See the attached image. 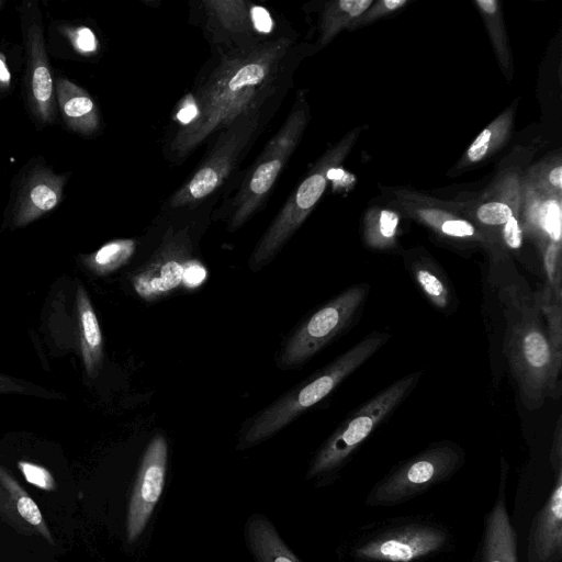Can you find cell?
I'll list each match as a JSON object with an SVG mask.
<instances>
[{
    "mask_svg": "<svg viewBox=\"0 0 562 562\" xmlns=\"http://www.w3.org/2000/svg\"><path fill=\"white\" fill-rule=\"evenodd\" d=\"M542 316L547 322V335L551 346L555 370L562 368V301H558L549 285L544 284L535 292Z\"/></svg>",
    "mask_w": 562,
    "mask_h": 562,
    "instance_id": "cell-24",
    "label": "cell"
},
{
    "mask_svg": "<svg viewBox=\"0 0 562 562\" xmlns=\"http://www.w3.org/2000/svg\"><path fill=\"white\" fill-rule=\"evenodd\" d=\"M2 5H3V2H2V1H0V8H1Z\"/></svg>",
    "mask_w": 562,
    "mask_h": 562,
    "instance_id": "cell-42",
    "label": "cell"
},
{
    "mask_svg": "<svg viewBox=\"0 0 562 562\" xmlns=\"http://www.w3.org/2000/svg\"><path fill=\"white\" fill-rule=\"evenodd\" d=\"M510 113H505L484 128L470 145L467 151L469 162L485 159L504 140L509 125Z\"/></svg>",
    "mask_w": 562,
    "mask_h": 562,
    "instance_id": "cell-27",
    "label": "cell"
},
{
    "mask_svg": "<svg viewBox=\"0 0 562 562\" xmlns=\"http://www.w3.org/2000/svg\"><path fill=\"white\" fill-rule=\"evenodd\" d=\"M18 467L31 484L45 491H53L56 487L54 476L47 469L29 461H19Z\"/></svg>",
    "mask_w": 562,
    "mask_h": 562,
    "instance_id": "cell-33",
    "label": "cell"
},
{
    "mask_svg": "<svg viewBox=\"0 0 562 562\" xmlns=\"http://www.w3.org/2000/svg\"><path fill=\"white\" fill-rule=\"evenodd\" d=\"M168 463V443L156 435L148 443L137 472L126 513V538L135 542L162 494Z\"/></svg>",
    "mask_w": 562,
    "mask_h": 562,
    "instance_id": "cell-14",
    "label": "cell"
},
{
    "mask_svg": "<svg viewBox=\"0 0 562 562\" xmlns=\"http://www.w3.org/2000/svg\"><path fill=\"white\" fill-rule=\"evenodd\" d=\"M65 34L78 53L89 55L97 50L98 41L94 33L89 27H68L65 30Z\"/></svg>",
    "mask_w": 562,
    "mask_h": 562,
    "instance_id": "cell-34",
    "label": "cell"
},
{
    "mask_svg": "<svg viewBox=\"0 0 562 562\" xmlns=\"http://www.w3.org/2000/svg\"><path fill=\"white\" fill-rule=\"evenodd\" d=\"M336 157L337 153L325 157L286 200L255 247L249 260L251 270L269 263L312 212L326 189Z\"/></svg>",
    "mask_w": 562,
    "mask_h": 562,
    "instance_id": "cell-11",
    "label": "cell"
},
{
    "mask_svg": "<svg viewBox=\"0 0 562 562\" xmlns=\"http://www.w3.org/2000/svg\"><path fill=\"white\" fill-rule=\"evenodd\" d=\"M505 317L503 351L528 411H537L547 398L561 394L547 328L535 292L524 278L503 282L498 292Z\"/></svg>",
    "mask_w": 562,
    "mask_h": 562,
    "instance_id": "cell-2",
    "label": "cell"
},
{
    "mask_svg": "<svg viewBox=\"0 0 562 562\" xmlns=\"http://www.w3.org/2000/svg\"><path fill=\"white\" fill-rule=\"evenodd\" d=\"M11 82V75L5 65V58L0 52V89H8Z\"/></svg>",
    "mask_w": 562,
    "mask_h": 562,
    "instance_id": "cell-41",
    "label": "cell"
},
{
    "mask_svg": "<svg viewBox=\"0 0 562 562\" xmlns=\"http://www.w3.org/2000/svg\"><path fill=\"white\" fill-rule=\"evenodd\" d=\"M199 262L186 229H168L150 259L131 278L136 294L147 302L160 300L189 284L190 272Z\"/></svg>",
    "mask_w": 562,
    "mask_h": 562,
    "instance_id": "cell-12",
    "label": "cell"
},
{
    "mask_svg": "<svg viewBox=\"0 0 562 562\" xmlns=\"http://www.w3.org/2000/svg\"><path fill=\"white\" fill-rule=\"evenodd\" d=\"M136 249L134 239H114L98 250L81 255L80 261L83 267L95 276H108L126 265Z\"/></svg>",
    "mask_w": 562,
    "mask_h": 562,
    "instance_id": "cell-22",
    "label": "cell"
},
{
    "mask_svg": "<svg viewBox=\"0 0 562 562\" xmlns=\"http://www.w3.org/2000/svg\"><path fill=\"white\" fill-rule=\"evenodd\" d=\"M407 3L406 0H383L378 2L370 11H366L362 15H360L357 20H355L350 26H357L361 24H366L371 22L374 19H378L384 14H387L392 11L397 10L398 8L405 5Z\"/></svg>",
    "mask_w": 562,
    "mask_h": 562,
    "instance_id": "cell-35",
    "label": "cell"
},
{
    "mask_svg": "<svg viewBox=\"0 0 562 562\" xmlns=\"http://www.w3.org/2000/svg\"><path fill=\"white\" fill-rule=\"evenodd\" d=\"M390 337L386 333L373 331L270 404L252 418L243 435L240 447L247 448L273 436L302 413L324 400L380 350Z\"/></svg>",
    "mask_w": 562,
    "mask_h": 562,
    "instance_id": "cell-3",
    "label": "cell"
},
{
    "mask_svg": "<svg viewBox=\"0 0 562 562\" xmlns=\"http://www.w3.org/2000/svg\"><path fill=\"white\" fill-rule=\"evenodd\" d=\"M502 239L504 244L513 250H518L521 247L522 229L515 215L504 224L502 228Z\"/></svg>",
    "mask_w": 562,
    "mask_h": 562,
    "instance_id": "cell-36",
    "label": "cell"
},
{
    "mask_svg": "<svg viewBox=\"0 0 562 562\" xmlns=\"http://www.w3.org/2000/svg\"><path fill=\"white\" fill-rule=\"evenodd\" d=\"M0 519L19 533L40 537L48 544H55L54 535L38 505L2 464H0Z\"/></svg>",
    "mask_w": 562,
    "mask_h": 562,
    "instance_id": "cell-15",
    "label": "cell"
},
{
    "mask_svg": "<svg viewBox=\"0 0 562 562\" xmlns=\"http://www.w3.org/2000/svg\"><path fill=\"white\" fill-rule=\"evenodd\" d=\"M290 48L280 37L226 55L194 99L196 114L173 137L171 150L184 158L212 133L260 110L274 91V82Z\"/></svg>",
    "mask_w": 562,
    "mask_h": 562,
    "instance_id": "cell-1",
    "label": "cell"
},
{
    "mask_svg": "<svg viewBox=\"0 0 562 562\" xmlns=\"http://www.w3.org/2000/svg\"><path fill=\"white\" fill-rule=\"evenodd\" d=\"M412 278L423 294L438 310L449 312L453 303V291L446 273L430 259L418 258L408 265Z\"/></svg>",
    "mask_w": 562,
    "mask_h": 562,
    "instance_id": "cell-21",
    "label": "cell"
},
{
    "mask_svg": "<svg viewBox=\"0 0 562 562\" xmlns=\"http://www.w3.org/2000/svg\"><path fill=\"white\" fill-rule=\"evenodd\" d=\"M422 372L394 381L348 416L315 453L306 479L334 477L369 436L413 392Z\"/></svg>",
    "mask_w": 562,
    "mask_h": 562,
    "instance_id": "cell-5",
    "label": "cell"
},
{
    "mask_svg": "<svg viewBox=\"0 0 562 562\" xmlns=\"http://www.w3.org/2000/svg\"><path fill=\"white\" fill-rule=\"evenodd\" d=\"M307 116L306 103L299 99L280 130L263 148L234 198L229 231H236L244 225L263 203L299 144Z\"/></svg>",
    "mask_w": 562,
    "mask_h": 562,
    "instance_id": "cell-7",
    "label": "cell"
},
{
    "mask_svg": "<svg viewBox=\"0 0 562 562\" xmlns=\"http://www.w3.org/2000/svg\"><path fill=\"white\" fill-rule=\"evenodd\" d=\"M70 177V172H56L43 161L25 167L8 203L9 227H24L55 210Z\"/></svg>",
    "mask_w": 562,
    "mask_h": 562,
    "instance_id": "cell-13",
    "label": "cell"
},
{
    "mask_svg": "<svg viewBox=\"0 0 562 562\" xmlns=\"http://www.w3.org/2000/svg\"><path fill=\"white\" fill-rule=\"evenodd\" d=\"M400 217L391 210H381L369 217L364 239L369 247L386 250L395 246Z\"/></svg>",
    "mask_w": 562,
    "mask_h": 562,
    "instance_id": "cell-26",
    "label": "cell"
},
{
    "mask_svg": "<svg viewBox=\"0 0 562 562\" xmlns=\"http://www.w3.org/2000/svg\"><path fill=\"white\" fill-rule=\"evenodd\" d=\"M477 221L487 226H501L514 216V210L502 201H491L480 205L475 212Z\"/></svg>",
    "mask_w": 562,
    "mask_h": 562,
    "instance_id": "cell-30",
    "label": "cell"
},
{
    "mask_svg": "<svg viewBox=\"0 0 562 562\" xmlns=\"http://www.w3.org/2000/svg\"><path fill=\"white\" fill-rule=\"evenodd\" d=\"M76 316L81 359L87 375L94 379L103 364V337L90 297L80 282L76 288Z\"/></svg>",
    "mask_w": 562,
    "mask_h": 562,
    "instance_id": "cell-19",
    "label": "cell"
},
{
    "mask_svg": "<svg viewBox=\"0 0 562 562\" xmlns=\"http://www.w3.org/2000/svg\"><path fill=\"white\" fill-rule=\"evenodd\" d=\"M508 464L502 460L495 503L484 517L479 562H518L517 535L506 508Z\"/></svg>",
    "mask_w": 562,
    "mask_h": 562,
    "instance_id": "cell-16",
    "label": "cell"
},
{
    "mask_svg": "<svg viewBox=\"0 0 562 562\" xmlns=\"http://www.w3.org/2000/svg\"><path fill=\"white\" fill-rule=\"evenodd\" d=\"M0 394H24L48 398L60 397V394L2 373H0Z\"/></svg>",
    "mask_w": 562,
    "mask_h": 562,
    "instance_id": "cell-31",
    "label": "cell"
},
{
    "mask_svg": "<svg viewBox=\"0 0 562 562\" xmlns=\"http://www.w3.org/2000/svg\"><path fill=\"white\" fill-rule=\"evenodd\" d=\"M443 236L457 239L483 240V236L470 222L454 216L446 220L437 231Z\"/></svg>",
    "mask_w": 562,
    "mask_h": 562,
    "instance_id": "cell-32",
    "label": "cell"
},
{
    "mask_svg": "<svg viewBox=\"0 0 562 562\" xmlns=\"http://www.w3.org/2000/svg\"><path fill=\"white\" fill-rule=\"evenodd\" d=\"M454 544L445 525L423 517H397L362 528L350 542L355 562H420Z\"/></svg>",
    "mask_w": 562,
    "mask_h": 562,
    "instance_id": "cell-4",
    "label": "cell"
},
{
    "mask_svg": "<svg viewBox=\"0 0 562 562\" xmlns=\"http://www.w3.org/2000/svg\"><path fill=\"white\" fill-rule=\"evenodd\" d=\"M529 562H560L562 559V472L554 474L553 487L529 529Z\"/></svg>",
    "mask_w": 562,
    "mask_h": 562,
    "instance_id": "cell-17",
    "label": "cell"
},
{
    "mask_svg": "<svg viewBox=\"0 0 562 562\" xmlns=\"http://www.w3.org/2000/svg\"><path fill=\"white\" fill-rule=\"evenodd\" d=\"M548 182L551 188L557 192L561 191L562 187V166L557 165L548 172Z\"/></svg>",
    "mask_w": 562,
    "mask_h": 562,
    "instance_id": "cell-40",
    "label": "cell"
},
{
    "mask_svg": "<svg viewBox=\"0 0 562 562\" xmlns=\"http://www.w3.org/2000/svg\"><path fill=\"white\" fill-rule=\"evenodd\" d=\"M476 4L485 15L486 23L493 36V43L499 54V57L504 61L507 53L498 18V3L495 0H477Z\"/></svg>",
    "mask_w": 562,
    "mask_h": 562,
    "instance_id": "cell-29",
    "label": "cell"
},
{
    "mask_svg": "<svg viewBox=\"0 0 562 562\" xmlns=\"http://www.w3.org/2000/svg\"><path fill=\"white\" fill-rule=\"evenodd\" d=\"M260 123V110H257L226 127L192 178L172 195L170 206L198 203L217 190L252 140Z\"/></svg>",
    "mask_w": 562,
    "mask_h": 562,
    "instance_id": "cell-9",
    "label": "cell"
},
{
    "mask_svg": "<svg viewBox=\"0 0 562 562\" xmlns=\"http://www.w3.org/2000/svg\"><path fill=\"white\" fill-rule=\"evenodd\" d=\"M419 218L436 232L448 218L453 217L450 213L436 209H422L417 211Z\"/></svg>",
    "mask_w": 562,
    "mask_h": 562,
    "instance_id": "cell-38",
    "label": "cell"
},
{
    "mask_svg": "<svg viewBox=\"0 0 562 562\" xmlns=\"http://www.w3.org/2000/svg\"><path fill=\"white\" fill-rule=\"evenodd\" d=\"M57 109L68 130L82 136L95 134L100 127V114L91 95L65 77L55 80Z\"/></svg>",
    "mask_w": 562,
    "mask_h": 562,
    "instance_id": "cell-18",
    "label": "cell"
},
{
    "mask_svg": "<svg viewBox=\"0 0 562 562\" xmlns=\"http://www.w3.org/2000/svg\"><path fill=\"white\" fill-rule=\"evenodd\" d=\"M20 16L25 48L26 106L38 128L56 121L55 80L52 75L37 2H23Z\"/></svg>",
    "mask_w": 562,
    "mask_h": 562,
    "instance_id": "cell-10",
    "label": "cell"
},
{
    "mask_svg": "<svg viewBox=\"0 0 562 562\" xmlns=\"http://www.w3.org/2000/svg\"><path fill=\"white\" fill-rule=\"evenodd\" d=\"M252 26L261 33H268L272 29V20L269 12L262 7L254 5L250 9Z\"/></svg>",
    "mask_w": 562,
    "mask_h": 562,
    "instance_id": "cell-39",
    "label": "cell"
},
{
    "mask_svg": "<svg viewBox=\"0 0 562 562\" xmlns=\"http://www.w3.org/2000/svg\"><path fill=\"white\" fill-rule=\"evenodd\" d=\"M203 4L209 14L228 32L245 33L252 26L249 4L245 1L210 0Z\"/></svg>",
    "mask_w": 562,
    "mask_h": 562,
    "instance_id": "cell-25",
    "label": "cell"
},
{
    "mask_svg": "<svg viewBox=\"0 0 562 562\" xmlns=\"http://www.w3.org/2000/svg\"><path fill=\"white\" fill-rule=\"evenodd\" d=\"M549 461L553 474L562 472V418L559 417L553 432L552 446L549 453Z\"/></svg>",
    "mask_w": 562,
    "mask_h": 562,
    "instance_id": "cell-37",
    "label": "cell"
},
{
    "mask_svg": "<svg viewBox=\"0 0 562 562\" xmlns=\"http://www.w3.org/2000/svg\"><path fill=\"white\" fill-rule=\"evenodd\" d=\"M372 3L371 0H340L329 3L322 18L319 44L326 45L341 29L350 26Z\"/></svg>",
    "mask_w": 562,
    "mask_h": 562,
    "instance_id": "cell-23",
    "label": "cell"
},
{
    "mask_svg": "<svg viewBox=\"0 0 562 562\" xmlns=\"http://www.w3.org/2000/svg\"><path fill=\"white\" fill-rule=\"evenodd\" d=\"M246 542L256 562H302L263 515L255 514L249 517L246 524Z\"/></svg>",
    "mask_w": 562,
    "mask_h": 562,
    "instance_id": "cell-20",
    "label": "cell"
},
{
    "mask_svg": "<svg viewBox=\"0 0 562 562\" xmlns=\"http://www.w3.org/2000/svg\"><path fill=\"white\" fill-rule=\"evenodd\" d=\"M368 284H353L325 303L290 336L278 360L282 369L299 367L346 330L360 314Z\"/></svg>",
    "mask_w": 562,
    "mask_h": 562,
    "instance_id": "cell-8",
    "label": "cell"
},
{
    "mask_svg": "<svg viewBox=\"0 0 562 562\" xmlns=\"http://www.w3.org/2000/svg\"><path fill=\"white\" fill-rule=\"evenodd\" d=\"M532 222L547 237L546 245L548 243L561 244V204L559 200L547 199L535 206Z\"/></svg>",
    "mask_w": 562,
    "mask_h": 562,
    "instance_id": "cell-28",
    "label": "cell"
},
{
    "mask_svg": "<svg viewBox=\"0 0 562 562\" xmlns=\"http://www.w3.org/2000/svg\"><path fill=\"white\" fill-rule=\"evenodd\" d=\"M464 450L456 442H432L417 454L395 464L369 491L370 507H391L406 503L435 485L450 480L464 464Z\"/></svg>",
    "mask_w": 562,
    "mask_h": 562,
    "instance_id": "cell-6",
    "label": "cell"
}]
</instances>
